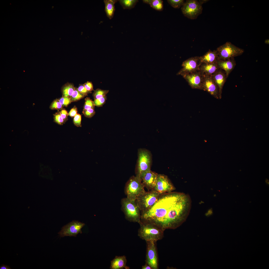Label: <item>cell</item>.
Returning <instances> with one entry per match:
<instances>
[{
    "instance_id": "26",
    "label": "cell",
    "mask_w": 269,
    "mask_h": 269,
    "mask_svg": "<svg viewBox=\"0 0 269 269\" xmlns=\"http://www.w3.org/2000/svg\"><path fill=\"white\" fill-rule=\"evenodd\" d=\"M87 95L83 94L78 90L77 89L75 88L72 95L70 97L71 102H75L78 101L83 98Z\"/></svg>"
},
{
    "instance_id": "17",
    "label": "cell",
    "mask_w": 269,
    "mask_h": 269,
    "mask_svg": "<svg viewBox=\"0 0 269 269\" xmlns=\"http://www.w3.org/2000/svg\"><path fill=\"white\" fill-rule=\"evenodd\" d=\"M217 64L219 69L224 71L227 78L236 65L234 58L226 60H217Z\"/></svg>"
},
{
    "instance_id": "19",
    "label": "cell",
    "mask_w": 269,
    "mask_h": 269,
    "mask_svg": "<svg viewBox=\"0 0 269 269\" xmlns=\"http://www.w3.org/2000/svg\"><path fill=\"white\" fill-rule=\"evenodd\" d=\"M219 69L216 63L212 64L201 63L199 70L204 76L211 75Z\"/></svg>"
},
{
    "instance_id": "36",
    "label": "cell",
    "mask_w": 269,
    "mask_h": 269,
    "mask_svg": "<svg viewBox=\"0 0 269 269\" xmlns=\"http://www.w3.org/2000/svg\"><path fill=\"white\" fill-rule=\"evenodd\" d=\"M83 85L88 91L91 92L94 90L93 85L91 82L87 81L84 83Z\"/></svg>"
},
{
    "instance_id": "18",
    "label": "cell",
    "mask_w": 269,
    "mask_h": 269,
    "mask_svg": "<svg viewBox=\"0 0 269 269\" xmlns=\"http://www.w3.org/2000/svg\"><path fill=\"white\" fill-rule=\"evenodd\" d=\"M127 260L125 256H116L111 262L110 268L111 269H129L126 265Z\"/></svg>"
},
{
    "instance_id": "37",
    "label": "cell",
    "mask_w": 269,
    "mask_h": 269,
    "mask_svg": "<svg viewBox=\"0 0 269 269\" xmlns=\"http://www.w3.org/2000/svg\"><path fill=\"white\" fill-rule=\"evenodd\" d=\"M61 117L65 121L67 120L68 115V113L65 109L63 108L60 111Z\"/></svg>"
},
{
    "instance_id": "12",
    "label": "cell",
    "mask_w": 269,
    "mask_h": 269,
    "mask_svg": "<svg viewBox=\"0 0 269 269\" xmlns=\"http://www.w3.org/2000/svg\"><path fill=\"white\" fill-rule=\"evenodd\" d=\"M201 64L200 57H191L182 63V68L177 73V75H182L199 70Z\"/></svg>"
},
{
    "instance_id": "23",
    "label": "cell",
    "mask_w": 269,
    "mask_h": 269,
    "mask_svg": "<svg viewBox=\"0 0 269 269\" xmlns=\"http://www.w3.org/2000/svg\"><path fill=\"white\" fill-rule=\"evenodd\" d=\"M118 1L124 9H131L133 8L138 1L137 0H120Z\"/></svg>"
},
{
    "instance_id": "16",
    "label": "cell",
    "mask_w": 269,
    "mask_h": 269,
    "mask_svg": "<svg viewBox=\"0 0 269 269\" xmlns=\"http://www.w3.org/2000/svg\"><path fill=\"white\" fill-rule=\"evenodd\" d=\"M211 76L218 88L219 99H221L223 88L227 78L225 73L224 71L219 69L212 74Z\"/></svg>"
},
{
    "instance_id": "2",
    "label": "cell",
    "mask_w": 269,
    "mask_h": 269,
    "mask_svg": "<svg viewBox=\"0 0 269 269\" xmlns=\"http://www.w3.org/2000/svg\"><path fill=\"white\" fill-rule=\"evenodd\" d=\"M139 224L140 226L138 230V236L146 242H156L163 237L164 230L157 225L152 223L141 221Z\"/></svg>"
},
{
    "instance_id": "1",
    "label": "cell",
    "mask_w": 269,
    "mask_h": 269,
    "mask_svg": "<svg viewBox=\"0 0 269 269\" xmlns=\"http://www.w3.org/2000/svg\"><path fill=\"white\" fill-rule=\"evenodd\" d=\"M191 206L188 194L172 192L160 194L150 208L140 213V221L154 223L164 230L175 229L186 220Z\"/></svg>"
},
{
    "instance_id": "9",
    "label": "cell",
    "mask_w": 269,
    "mask_h": 269,
    "mask_svg": "<svg viewBox=\"0 0 269 269\" xmlns=\"http://www.w3.org/2000/svg\"><path fill=\"white\" fill-rule=\"evenodd\" d=\"M85 225L84 223L78 221H73L63 227L58 234L62 237L66 236L76 237L78 233H82L81 229Z\"/></svg>"
},
{
    "instance_id": "10",
    "label": "cell",
    "mask_w": 269,
    "mask_h": 269,
    "mask_svg": "<svg viewBox=\"0 0 269 269\" xmlns=\"http://www.w3.org/2000/svg\"><path fill=\"white\" fill-rule=\"evenodd\" d=\"M146 263L150 266L152 269H158V260L155 243L152 241L146 242Z\"/></svg>"
},
{
    "instance_id": "15",
    "label": "cell",
    "mask_w": 269,
    "mask_h": 269,
    "mask_svg": "<svg viewBox=\"0 0 269 269\" xmlns=\"http://www.w3.org/2000/svg\"><path fill=\"white\" fill-rule=\"evenodd\" d=\"M158 174L151 170L146 173L141 178L144 187L148 191L153 190L156 184Z\"/></svg>"
},
{
    "instance_id": "8",
    "label": "cell",
    "mask_w": 269,
    "mask_h": 269,
    "mask_svg": "<svg viewBox=\"0 0 269 269\" xmlns=\"http://www.w3.org/2000/svg\"><path fill=\"white\" fill-rule=\"evenodd\" d=\"M184 15L191 19H196L202 12V5L197 0H187L181 7Z\"/></svg>"
},
{
    "instance_id": "14",
    "label": "cell",
    "mask_w": 269,
    "mask_h": 269,
    "mask_svg": "<svg viewBox=\"0 0 269 269\" xmlns=\"http://www.w3.org/2000/svg\"><path fill=\"white\" fill-rule=\"evenodd\" d=\"M202 90L206 91L215 98L219 99V89L211 75L204 76Z\"/></svg>"
},
{
    "instance_id": "31",
    "label": "cell",
    "mask_w": 269,
    "mask_h": 269,
    "mask_svg": "<svg viewBox=\"0 0 269 269\" xmlns=\"http://www.w3.org/2000/svg\"><path fill=\"white\" fill-rule=\"evenodd\" d=\"M63 106L67 107L71 102L70 97L62 96L59 99Z\"/></svg>"
},
{
    "instance_id": "35",
    "label": "cell",
    "mask_w": 269,
    "mask_h": 269,
    "mask_svg": "<svg viewBox=\"0 0 269 269\" xmlns=\"http://www.w3.org/2000/svg\"><path fill=\"white\" fill-rule=\"evenodd\" d=\"M77 89L78 91L80 93L87 95V94L91 93V92L88 91L86 90L83 85H80Z\"/></svg>"
},
{
    "instance_id": "3",
    "label": "cell",
    "mask_w": 269,
    "mask_h": 269,
    "mask_svg": "<svg viewBox=\"0 0 269 269\" xmlns=\"http://www.w3.org/2000/svg\"><path fill=\"white\" fill-rule=\"evenodd\" d=\"M121 209L125 218L131 222L139 223L140 221V211L135 201L131 200L127 197L121 201Z\"/></svg>"
},
{
    "instance_id": "20",
    "label": "cell",
    "mask_w": 269,
    "mask_h": 269,
    "mask_svg": "<svg viewBox=\"0 0 269 269\" xmlns=\"http://www.w3.org/2000/svg\"><path fill=\"white\" fill-rule=\"evenodd\" d=\"M201 64L202 63L212 64L217 62L218 55L216 50L210 49L202 56L200 57ZM201 65V64H200Z\"/></svg>"
},
{
    "instance_id": "25",
    "label": "cell",
    "mask_w": 269,
    "mask_h": 269,
    "mask_svg": "<svg viewBox=\"0 0 269 269\" xmlns=\"http://www.w3.org/2000/svg\"><path fill=\"white\" fill-rule=\"evenodd\" d=\"M109 91L108 90H102L100 89H97L94 91L93 94L94 100L100 99L106 96Z\"/></svg>"
},
{
    "instance_id": "40",
    "label": "cell",
    "mask_w": 269,
    "mask_h": 269,
    "mask_svg": "<svg viewBox=\"0 0 269 269\" xmlns=\"http://www.w3.org/2000/svg\"><path fill=\"white\" fill-rule=\"evenodd\" d=\"M9 266L2 264L0 266V269H11Z\"/></svg>"
},
{
    "instance_id": "41",
    "label": "cell",
    "mask_w": 269,
    "mask_h": 269,
    "mask_svg": "<svg viewBox=\"0 0 269 269\" xmlns=\"http://www.w3.org/2000/svg\"><path fill=\"white\" fill-rule=\"evenodd\" d=\"M152 0H143L142 1L143 3L149 4H150Z\"/></svg>"
},
{
    "instance_id": "21",
    "label": "cell",
    "mask_w": 269,
    "mask_h": 269,
    "mask_svg": "<svg viewBox=\"0 0 269 269\" xmlns=\"http://www.w3.org/2000/svg\"><path fill=\"white\" fill-rule=\"evenodd\" d=\"M118 1L117 0H104L105 5V10L107 16L110 19H111L113 17L115 9V4Z\"/></svg>"
},
{
    "instance_id": "11",
    "label": "cell",
    "mask_w": 269,
    "mask_h": 269,
    "mask_svg": "<svg viewBox=\"0 0 269 269\" xmlns=\"http://www.w3.org/2000/svg\"><path fill=\"white\" fill-rule=\"evenodd\" d=\"M176 188L167 176L158 174L155 186L153 190L160 194L172 192Z\"/></svg>"
},
{
    "instance_id": "5",
    "label": "cell",
    "mask_w": 269,
    "mask_h": 269,
    "mask_svg": "<svg viewBox=\"0 0 269 269\" xmlns=\"http://www.w3.org/2000/svg\"><path fill=\"white\" fill-rule=\"evenodd\" d=\"M151 155L149 151L143 149H138L135 176L141 179L146 173L151 170Z\"/></svg>"
},
{
    "instance_id": "4",
    "label": "cell",
    "mask_w": 269,
    "mask_h": 269,
    "mask_svg": "<svg viewBox=\"0 0 269 269\" xmlns=\"http://www.w3.org/2000/svg\"><path fill=\"white\" fill-rule=\"evenodd\" d=\"M144 188L141 179L136 176H133L126 183L124 192L127 197L131 200L135 201L145 192Z\"/></svg>"
},
{
    "instance_id": "42",
    "label": "cell",
    "mask_w": 269,
    "mask_h": 269,
    "mask_svg": "<svg viewBox=\"0 0 269 269\" xmlns=\"http://www.w3.org/2000/svg\"><path fill=\"white\" fill-rule=\"evenodd\" d=\"M208 0H199V1L200 3L202 5V4L204 3H205Z\"/></svg>"
},
{
    "instance_id": "28",
    "label": "cell",
    "mask_w": 269,
    "mask_h": 269,
    "mask_svg": "<svg viewBox=\"0 0 269 269\" xmlns=\"http://www.w3.org/2000/svg\"><path fill=\"white\" fill-rule=\"evenodd\" d=\"M63 106L59 99L54 100L51 104L50 108L52 110H59L63 109Z\"/></svg>"
},
{
    "instance_id": "43",
    "label": "cell",
    "mask_w": 269,
    "mask_h": 269,
    "mask_svg": "<svg viewBox=\"0 0 269 269\" xmlns=\"http://www.w3.org/2000/svg\"><path fill=\"white\" fill-rule=\"evenodd\" d=\"M268 40V39L266 40H265V43H266V44H268H268H269V41H268V40Z\"/></svg>"
},
{
    "instance_id": "27",
    "label": "cell",
    "mask_w": 269,
    "mask_h": 269,
    "mask_svg": "<svg viewBox=\"0 0 269 269\" xmlns=\"http://www.w3.org/2000/svg\"><path fill=\"white\" fill-rule=\"evenodd\" d=\"M167 1L172 6L176 8L182 7L185 2L183 0H168Z\"/></svg>"
},
{
    "instance_id": "32",
    "label": "cell",
    "mask_w": 269,
    "mask_h": 269,
    "mask_svg": "<svg viewBox=\"0 0 269 269\" xmlns=\"http://www.w3.org/2000/svg\"><path fill=\"white\" fill-rule=\"evenodd\" d=\"M107 99L106 96L100 99L95 100L93 101L95 106L97 107H101L105 103Z\"/></svg>"
},
{
    "instance_id": "22",
    "label": "cell",
    "mask_w": 269,
    "mask_h": 269,
    "mask_svg": "<svg viewBox=\"0 0 269 269\" xmlns=\"http://www.w3.org/2000/svg\"><path fill=\"white\" fill-rule=\"evenodd\" d=\"M75 89L72 84L69 83L66 84L63 86L62 88L63 96L70 97Z\"/></svg>"
},
{
    "instance_id": "29",
    "label": "cell",
    "mask_w": 269,
    "mask_h": 269,
    "mask_svg": "<svg viewBox=\"0 0 269 269\" xmlns=\"http://www.w3.org/2000/svg\"><path fill=\"white\" fill-rule=\"evenodd\" d=\"M94 106L93 101L89 97H87L85 99L83 109L87 110L91 109H94Z\"/></svg>"
},
{
    "instance_id": "38",
    "label": "cell",
    "mask_w": 269,
    "mask_h": 269,
    "mask_svg": "<svg viewBox=\"0 0 269 269\" xmlns=\"http://www.w3.org/2000/svg\"><path fill=\"white\" fill-rule=\"evenodd\" d=\"M77 108L75 106H74L68 113V115L72 117H74L77 114Z\"/></svg>"
},
{
    "instance_id": "7",
    "label": "cell",
    "mask_w": 269,
    "mask_h": 269,
    "mask_svg": "<svg viewBox=\"0 0 269 269\" xmlns=\"http://www.w3.org/2000/svg\"><path fill=\"white\" fill-rule=\"evenodd\" d=\"M160 194L152 190L146 191L136 200L140 213L145 212L150 208L157 200Z\"/></svg>"
},
{
    "instance_id": "30",
    "label": "cell",
    "mask_w": 269,
    "mask_h": 269,
    "mask_svg": "<svg viewBox=\"0 0 269 269\" xmlns=\"http://www.w3.org/2000/svg\"><path fill=\"white\" fill-rule=\"evenodd\" d=\"M54 121L60 125H62L64 121L59 111L54 114Z\"/></svg>"
},
{
    "instance_id": "24",
    "label": "cell",
    "mask_w": 269,
    "mask_h": 269,
    "mask_svg": "<svg viewBox=\"0 0 269 269\" xmlns=\"http://www.w3.org/2000/svg\"><path fill=\"white\" fill-rule=\"evenodd\" d=\"M150 5L152 8L157 11H161L163 9V1L162 0H152Z\"/></svg>"
},
{
    "instance_id": "13",
    "label": "cell",
    "mask_w": 269,
    "mask_h": 269,
    "mask_svg": "<svg viewBox=\"0 0 269 269\" xmlns=\"http://www.w3.org/2000/svg\"><path fill=\"white\" fill-rule=\"evenodd\" d=\"M182 76L192 88L202 90L204 76L199 70Z\"/></svg>"
},
{
    "instance_id": "33",
    "label": "cell",
    "mask_w": 269,
    "mask_h": 269,
    "mask_svg": "<svg viewBox=\"0 0 269 269\" xmlns=\"http://www.w3.org/2000/svg\"><path fill=\"white\" fill-rule=\"evenodd\" d=\"M82 113L86 117L91 118L95 114V112L94 109H91L87 110L83 109Z\"/></svg>"
},
{
    "instance_id": "39",
    "label": "cell",
    "mask_w": 269,
    "mask_h": 269,
    "mask_svg": "<svg viewBox=\"0 0 269 269\" xmlns=\"http://www.w3.org/2000/svg\"><path fill=\"white\" fill-rule=\"evenodd\" d=\"M142 269H152V268L148 264H146L143 266L142 267Z\"/></svg>"
},
{
    "instance_id": "34",
    "label": "cell",
    "mask_w": 269,
    "mask_h": 269,
    "mask_svg": "<svg viewBox=\"0 0 269 269\" xmlns=\"http://www.w3.org/2000/svg\"><path fill=\"white\" fill-rule=\"evenodd\" d=\"M81 116L77 114L74 117L73 122L75 126L77 127H81Z\"/></svg>"
},
{
    "instance_id": "6",
    "label": "cell",
    "mask_w": 269,
    "mask_h": 269,
    "mask_svg": "<svg viewBox=\"0 0 269 269\" xmlns=\"http://www.w3.org/2000/svg\"><path fill=\"white\" fill-rule=\"evenodd\" d=\"M217 60H226L234 58L242 55L244 50L237 47L231 43L227 42L216 49Z\"/></svg>"
}]
</instances>
